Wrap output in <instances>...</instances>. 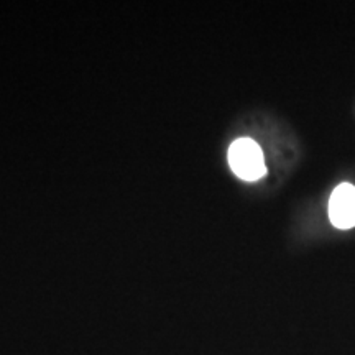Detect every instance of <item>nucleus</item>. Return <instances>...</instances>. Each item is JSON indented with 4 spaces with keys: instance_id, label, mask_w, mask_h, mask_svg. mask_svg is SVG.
I'll return each mask as SVG.
<instances>
[{
    "instance_id": "obj_2",
    "label": "nucleus",
    "mask_w": 355,
    "mask_h": 355,
    "mask_svg": "<svg viewBox=\"0 0 355 355\" xmlns=\"http://www.w3.org/2000/svg\"><path fill=\"white\" fill-rule=\"evenodd\" d=\"M329 219L334 227L347 230L355 227V186L344 183L332 191Z\"/></svg>"
},
{
    "instance_id": "obj_1",
    "label": "nucleus",
    "mask_w": 355,
    "mask_h": 355,
    "mask_svg": "<svg viewBox=\"0 0 355 355\" xmlns=\"http://www.w3.org/2000/svg\"><path fill=\"white\" fill-rule=\"evenodd\" d=\"M229 165L235 176L243 181H257L266 173L263 152L252 139H237L230 145Z\"/></svg>"
}]
</instances>
